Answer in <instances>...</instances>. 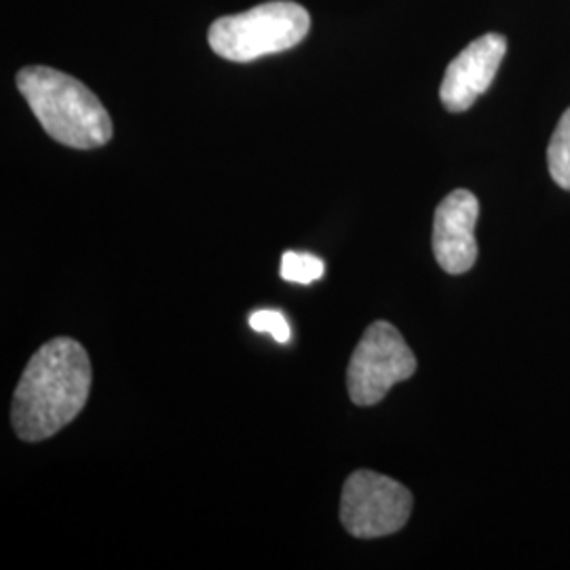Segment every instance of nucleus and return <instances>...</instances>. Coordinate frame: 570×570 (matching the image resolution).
I'll return each mask as SVG.
<instances>
[{
  "label": "nucleus",
  "mask_w": 570,
  "mask_h": 570,
  "mask_svg": "<svg viewBox=\"0 0 570 570\" xmlns=\"http://www.w3.org/2000/svg\"><path fill=\"white\" fill-rule=\"evenodd\" d=\"M91 391V364L81 343L53 338L32 355L16 389L11 421L23 442H41L72 423Z\"/></svg>",
  "instance_id": "obj_1"
},
{
  "label": "nucleus",
  "mask_w": 570,
  "mask_h": 570,
  "mask_svg": "<svg viewBox=\"0 0 570 570\" xmlns=\"http://www.w3.org/2000/svg\"><path fill=\"white\" fill-rule=\"evenodd\" d=\"M18 89L56 142L91 150L110 142L112 121L98 96L81 81L49 66H28L18 72Z\"/></svg>",
  "instance_id": "obj_2"
},
{
  "label": "nucleus",
  "mask_w": 570,
  "mask_h": 570,
  "mask_svg": "<svg viewBox=\"0 0 570 570\" xmlns=\"http://www.w3.org/2000/svg\"><path fill=\"white\" fill-rule=\"evenodd\" d=\"M311 28L303 4L273 0L237 16L214 21L207 35L216 56L230 61H254L296 47Z\"/></svg>",
  "instance_id": "obj_3"
},
{
  "label": "nucleus",
  "mask_w": 570,
  "mask_h": 570,
  "mask_svg": "<svg viewBox=\"0 0 570 570\" xmlns=\"http://www.w3.org/2000/svg\"><path fill=\"white\" fill-rule=\"evenodd\" d=\"M416 372V357L397 327L374 322L355 346L346 370V389L357 406H374L389 389L404 383Z\"/></svg>",
  "instance_id": "obj_4"
},
{
  "label": "nucleus",
  "mask_w": 570,
  "mask_h": 570,
  "mask_svg": "<svg viewBox=\"0 0 570 570\" xmlns=\"http://www.w3.org/2000/svg\"><path fill=\"white\" fill-rule=\"evenodd\" d=\"M410 511V490L387 475L360 469L346 478L341 522L348 534L360 539L387 537L404 529Z\"/></svg>",
  "instance_id": "obj_5"
},
{
  "label": "nucleus",
  "mask_w": 570,
  "mask_h": 570,
  "mask_svg": "<svg viewBox=\"0 0 570 570\" xmlns=\"http://www.w3.org/2000/svg\"><path fill=\"white\" fill-rule=\"evenodd\" d=\"M508 41L503 35L489 32L450 61L440 87V100L449 112H465L494 81L501 61L505 58Z\"/></svg>",
  "instance_id": "obj_6"
},
{
  "label": "nucleus",
  "mask_w": 570,
  "mask_h": 570,
  "mask_svg": "<svg viewBox=\"0 0 570 570\" xmlns=\"http://www.w3.org/2000/svg\"><path fill=\"white\" fill-rule=\"evenodd\" d=\"M478 216H480V202L471 190L465 188L452 190L435 209L433 254L438 265L450 275H463L475 265Z\"/></svg>",
  "instance_id": "obj_7"
},
{
  "label": "nucleus",
  "mask_w": 570,
  "mask_h": 570,
  "mask_svg": "<svg viewBox=\"0 0 570 570\" xmlns=\"http://www.w3.org/2000/svg\"><path fill=\"white\" fill-rule=\"evenodd\" d=\"M548 167L553 183L570 190V108L558 122L550 146H548Z\"/></svg>",
  "instance_id": "obj_8"
},
{
  "label": "nucleus",
  "mask_w": 570,
  "mask_h": 570,
  "mask_svg": "<svg viewBox=\"0 0 570 570\" xmlns=\"http://www.w3.org/2000/svg\"><path fill=\"white\" fill-rule=\"evenodd\" d=\"M326 265L311 254L301 252H285L282 258V277L292 284L308 285L324 277Z\"/></svg>",
  "instance_id": "obj_9"
},
{
  "label": "nucleus",
  "mask_w": 570,
  "mask_h": 570,
  "mask_svg": "<svg viewBox=\"0 0 570 570\" xmlns=\"http://www.w3.org/2000/svg\"><path fill=\"white\" fill-rule=\"evenodd\" d=\"M249 326L254 327L256 332L271 334L279 345L289 343V338H292V330H289L284 313L273 311V308H261V311L252 313L249 315Z\"/></svg>",
  "instance_id": "obj_10"
}]
</instances>
